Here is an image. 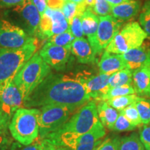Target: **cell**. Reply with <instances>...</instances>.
<instances>
[{
  "mask_svg": "<svg viewBox=\"0 0 150 150\" xmlns=\"http://www.w3.org/2000/svg\"><path fill=\"white\" fill-rule=\"evenodd\" d=\"M91 100L84 86L82 73L49 74L27 98L25 108L61 105L74 111Z\"/></svg>",
  "mask_w": 150,
  "mask_h": 150,
  "instance_id": "cell-1",
  "label": "cell"
},
{
  "mask_svg": "<svg viewBox=\"0 0 150 150\" xmlns=\"http://www.w3.org/2000/svg\"><path fill=\"white\" fill-rule=\"evenodd\" d=\"M38 41L35 38L17 49L0 48V83L13 81L15 76L37 52Z\"/></svg>",
  "mask_w": 150,
  "mask_h": 150,
  "instance_id": "cell-2",
  "label": "cell"
},
{
  "mask_svg": "<svg viewBox=\"0 0 150 150\" xmlns=\"http://www.w3.org/2000/svg\"><path fill=\"white\" fill-rule=\"evenodd\" d=\"M38 112L36 108H20L15 112L8 129L17 142L27 145L37 140L39 136Z\"/></svg>",
  "mask_w": 150,
  "mask_h": 150,
  "instance_id": "cell-3",
  "label": "cell"
},
{
  "mask_svg": "<svg viewBox=\"0 0 150 150\" xmlns=\"http://www.w3.org/2000/svg\"><path fill=\"white\" fill-rule=\"evenodd\" d=\"M50 74L51 67L42 59L39 52H35L20 69L13 81L24 99Z\"/></svg>",
  "mask_w": 150,
  "mask_h": 150,
  "instance_id": "cell-4",
  "label": "cell"
},
{
  "mask_svg": "<svg viewBox=\"0 0 150 150\" xmlns=\"http://www.w3.org/2000/svg\"><path fill=\"white\" fill-rule=\"evenodd\" d=\"M100 123L96 102L90 101L79 108L59 130L52 134L79 136L93 130Z\"/></svg>",
  "mask_w": 150,
  "mask_h": 150,
  "instance_id": "cell-5",
  "label": "cell"
},
{
  "mask_svg": "<svg viewBox=\"0 0 150 150\" xmlns=\"http://www.w3.org/2000/svg\"><path fill=\"white\" fill-rule=\"evenodd\" d=\"M147 38V33L138 22H129L116 33L106 47V51L122 54L132 49L139 47Z\"/></svg>",
  "mask_w": 150,
  "mask_h": 150,
  "instance_id": "cell-6",
  "label": "cell"
},
{
  "mask_svg": "<svg viewBox=\"0 0 150 150\" xmlns=\"http://www.w3.org/2000/svg\"><path fill=\"white\" fill-rule=\"evenodd\" d=\"M74 112L71 108L61 105H46L40 107L38 115L40 139L59 130Z\"/></svg>",
  "mask_w": 150,
  "mask_h": 150,
  "instance_id": "cell-7",
  "label": "cell"
},
{
  "mask_svg": "<svg viewBox=\"0 0 150 150\" xmlns=\"http://www.w3.org/2000/svg\"><path fill=\"white\" fill-rule=\"evenodd\" d=\"M13 23L23 29L30 37L35 36L40 22V15L31 0H24L9 13Z\"/></svg>",
  "mask_w": 150,
  "mask_h": 150,
  "instance_id": "cell-8",
  "label": "cell"
},
{
  "mask_svg": "<svg viewBox=\"0 0 150 150\" xmlns=\"http://www.w3.org/2000/svg\"><path fill=\"white\" fill-rule=\"evenodd\" d=\"M70 29V24L61 9H54L47 6L40 17V22L35 36L42 40L63 33Z\"/></svg>",
  "mask_w": 150,
  "mask_h": 150,
  "instance_id": "cell-9",
  "label": "cell"
},
{
  "mask_svg": "<svg viewBox=\"0 0 150 150\" xmlns=\"http://www.w3.org/2000/svg\"><path fill=\"white\" fill-rule=\"evenodd\" d=\"M23 29L11 22L0 20V47L17 49L25 45L31 40Z\"/></svg>",
  "mask_w": 150,
  "mask_h": 150,
  "instance_id": "cell-10",
  "label": "cell"
},
{
  "mask_svg": "<svg viewBox=\"0 0 150 150\" xmlns=\"http://www.w3.org/2000/svg\"><path fill=\"white\" fill-rule=\"evenodd\" d=\"M99 24L94 50L97 55L108 45L116 33L120 31L123 22L120 21L111 15L99 17Z\"/></svg>",
  "mask_w": 150,
  "mask_h": 150,
  "instance_id": "cell-11",
  "label": "cell"
},
{
  "mask_svg": "<svg viewBox=\"0 0 150 150\" xmlns=\"http://www.w3.org/2000/svg\"><path fill=\"white\" fill-rule=\"evenodd\" d=\"M71 47H61L46 42L39 52L46 63L56 71L65 70L70 62Z\"/></svg>",
  "mask_w": 150,
  "mask_h": 150,
  "instance_id": "cell-12",
  "label": "cell"
},
{
  "mask_svg": "<svg viewBox=\"0 0 150 150\" xmlns=\"http://www.w3.org/2000/svg\"><path fill=\"white\" fill-rule=\"evenodd\" d=\"M110 74H82L83 81L88 94L95 102L102 101L109 90L108 79Z\"/></svg>",
  "mask_w": 150,
  "mask_h": 150,
  "instance_id": "cell-13",
  "label": "cell"
},
{
  "mask_svg": "<svg viewBox=\"0 0 150 150\" xmlns=\"http://www.w3.org/2000/svg\"><path fill=\"white\" fill-rule=\"evenodd\" d=\"M120 56L127 68L131 71L142 67H150V48L147 45H142L139 47L129 50Z\"/></svg>",
  "mask_w": 150,
  "mask_h": 150,
  "instance_id": "cell-14",
  "label": "cell"
},
{
  "mask_svg": "<svg viewBox=\"0 0 150 150\" xmlns=\"http://www.w3.org/2000/svg\"><path fill=\"white\" fill-rule=\"evenodd\" d=\"M71 52L79 63L82 64H92L97 60V54L84 38L74 39L71 45Z\"/></svg>",
  "mask_w": 150,
  "mask_h": 150,
  "instance_id": "cell-15",
  "label": "cell"
},
{
  "mask_svg": "<svg viewBox=\"0 0 150 150\" xmlns=\"http://www.w3.org/2000/svg\"><path fill=\"white\" fill-rule=\"evenodd\" d=\"M100 74H112L118 71L127 68L120 54H112L105 51L98 63Z\"/></svg>",
  "mask_w": 150,
  "mask_h": 150,
  "instance_id": "cell-16",
  "label": "cell"
},
{
  "mask_svg": "<svg viewBox=\"0 0 150 150\" xmlns=\"http://www.w3.org/2000/svg\"><path fill=\"white\" fill-rule=\"evenodd\" d=\"M141 8V3L138 0H130L120 4L112 6L111 16L120 21L129 20L136 16Z\"/></svg>",
  "mask_w": 150,
  "mask_h": 150,
  "instance_id": "cell-17",
  "label": "cell"
},
{
  "mask_svg": "<svg viewBox=\"0 0 150 150\" xmlns=\"http://www.w3.org/2000/svg\"><path fill=\"white\" fill-rule=\"evenodd\" d=\"M99 20V16H97L88 8H86L81 17V25L83 34L87 36L88 40L91 45L93 50L96 40Z\"/></svg>",
  "mask_w": 150,
  "mask_h": 150,
  "instance_id": "cell-18",
  "label": "cell"
},
{
  "mask_svg": "<svg viewBox=\"0 0 150 150\" xmlns=\"http://www.w3.org/2000/svg\"><path fill=\"white\" fill-rule=\"evenodd\" d=\"M132 83L136 94L149 96L150 92V67H142L132 72Z\"/></svg>",
  "mask_w": 150,
  "mask_h": 150,
  "instance_id": "cell-19",
  "label": "cell"
},
{
  "mask_svg": "<svg viewBox=\"0 0 150 150\" xmlns=\"http://www.w3.org/2000/svg\"><path fill=\"white\" fill-rule=\"evenodd\" d=\"M97 109L101 123L104 127L111 129L119 115L117 110L111 107L106 101L97 102Z\"/></svg>",
  "mask_w": 150,
  "mask_h": 150,
  "instance_id": "cell-20",
  "label": "cell"
},
{
  "mask_svg": "<svg viewBox=\"0 0 150 150\" xmlns=\"http://www.w3.org/2000/svg\"><path fill=\"white\" fill-rule=\"evenodd\" d=\"M127 84H132V71L125 68L110 74L108 79L109 88Z\"/></svg>",
  "mask_w": 150,
  "mask_h": 150,
  "instance_id": "cell-21",
  "label": "cell"
},
{
  "mask_svg": "<svg viewBox=\"0 0 150 150\" xmlns=\"http://www.w3.org/2000/svg\"><path fill=\"white\" fill-rule=\"evenodd\" d=\"M119 150H145L138 135L134 133L120 138Z\"/></svg>",
  "mask_w": 150,
  "mask_h": 150,
  "instance_id": "cell-22",
  "label": "cell"
},
{
  "mask_svg": "<svg viewBox=\"0 0 150 150\" xmlns=\"http://www.w3.org/2000/svg\"><path fill=\"white\" fill-rule=\"evenodd\" d=\"M138 97H139L136 95H125V96L112 97L106 100V102L117 111H121L129 105L134 104L138 99Z\"/></svg>",
  "mask_w": 150,
  "mask_h": 150,
  "instance_id": "cell-23",
  "label": "cell"
},
{
  "mask_svg": "<svg viewBox=\"0 0 150 150\" xmlns=\"http://www.w3.org/2000/svg\"><path fill=\"white\" fill-rule=\"evenodd\" d=\"M142 125L150 123V99L139 97L134 102Z\"/></svg>",
  "mask_w": 150,
  "mask_h": 150,
  "instance_id": "cell-24",
  "label": "cell"
},
{
  "mask_svg": "<svg viewBox=\"0 0 150 150\" xmlns=\"http://www.w3.org/2000/svg\"><path fill=\"white\" fill-rule=\"evenodd\" d=\"M75 38L71 32L70 29H67L64 32L54 35L47 39V42L54 45L61 47H71Z\"/></svg>",
  "mask_w": 150,
  "mask_h": 150,
  "instance_id": "cell-25",
  "label": "cell"
},
{
  "mask_svg": "<svg viewBox=\"0 0 150 150\" xmlns=\"http://www.w3.org/2000/svg\"><path fill=\"white\" fill-rule=\"evenodd\" d=\"M135 94H136V91H135L132 84H127V85H123L110 88L108 90V93L104 97L102 101H106L110 98H112V97L125 96V95H135Z\"/></svg>",
  "mask_w": 150,
  "mask_h": 150,
  "instance_id": "cell-26",
  "label": "cell"
},
{
  "mask_svg": "<svg viewBox=\"0 0 150 150\" xmlns=\"http://www.w3.org/2000/svg\"><path fill=\"white\" fill-rule=\"evenodd\" d=\"M140 27L147 33V38L150 40V0L146 1L143 5L139 15Z\"/></svg>",
  "mask_w": 150,
  "mask_h": 150,
  "instance_id": "cell-27",
  "label": "cell"
},
{
  "mask_svg": "<svg viewBox=\"0 0 150 150\" xmlns=\"http://www.w3.org/2000/svg\"><path fill=\"white\" fill-rule=\"evenodd\" d=\"M120 113L123 115L127 118L133 125L136 126V127H140L142 126V124L140 120L139 113H138L137 108L134 104L129 105L121 111H120Z\"/></svg>",
  "mask_w": 150,
  "mask_h": 150,
  "instance_id": "cell-28",
  "label": "cell"
},
{
  "mask_svg": "<svg viewBox=\"0 0 150 150\" xmlns=\"http://www.w3.org/2000/svg\"><path fill=\"white\" fill-rule=\"evenodd\" d=\"M136 128L137 127L133 125L125 116L122 115L121 113H119V115H118L111 130L122 132V131H134Z\"/></svg>",
  "mask_w": 150,
  "mask_h": 150,
  "instance_id": "cell-29",
  "label": "cell"
},
{
  "mask_svg": "<svg viewBox=\"0 0 150 150\" xmlns=\"http://www.w3.org/2000/svg\"><path fill=\"white\" fill-rule=\"evenodd\" d=\"M97 16H106L110 15L111 6L106 0H95L93 8L90 9Z\"/></svg>",
  "mask_w": 150,
  "mask_h": 150,
  "instance_id": "cell-30",
  "label": "cell"
},
{
  "mask_svg": "<svg viewBox=\"0 0 150 150\" xmlns=\"http://www.w3.org/2000/svg\"><path fill=\"white\" fill-rule=\"evenodd\" d=\"M120 141V139L118 136L108 137L94 150H119Z\"/></svg>",
  "mask_w": 150,
  "mask_h": 150,
  "instance_id": "cell-31",
  "label": "cell"
},
{
  "mask_svg": "<svg viewBox=\"0 0 150 150\" xmlns=\"http://www.w3.org/2000/svg\"><path fill=\"white\" fill-rule=\"evenodd\" d=\"M77 4L72 2L71 1H65L63 4V6L61 8V11L63 12V15L66 18L67 22H69V24H70L71 22L72 21V19L76 13L77 11Z\"/></svg>",
  "mask_w": 150,
  "mask_h": 150,
  "instance_id": "cell-32",
  "label": "cell"
},
{
  "mask_svg": "<svg viewBox=\"0 0 150 150\" xmlns=\"http://www.w3.org/2000/svg\"><path fill=\"white\" fill-rule=\"evenodd\" d=\"M40 150H70L47 138L40 140Z\"/></svg>",
  "mask_w": 150,
  "mask_h": 150,
  "instance_id": "cell-33",
  "label": "cell"
},
{
  "mask_svg": "<svg viewBox=\"0 0 150 150\" xmlns=\"http://www.w3.org/2000/svg\"><path fill=\"white\" fill-rule=\"evenodd\" d=\"M140 139L146 150H150V123L142 125L140 130Z\"/></svg>",
  "mask_w": 150,
  "mask_h": 150,
  "instance_id": "cell-34",
  "label": "cell"
},
{
  "mask_svg": "<svg viewBox=\"0 0 150 150\" xmlns=\"http://www.w3.org/2000/svg\"><path fill=\"white\" fill-rule=\"evenodd\" d=\"M10 150H40V141L35 140L30 145H24L18 142H13Z\"/></svg>",
  "mask_w": 150,
  "mask_h": 150,
  "instance_id": "cell-35",
  "label": "cell"
},
{
  "mask_svg": "<svg viewBox=\"0 0 150 150\" xmlns=\"http://www.w3.org/2000/svg\"><path fill=\"white\" fill-rule=\"evenodd\" d=\"M11 118L0 110V134H8V125Z\"/></svg>",
  "mask_w": 150,
  "mask_h": 150,
  "instance_id": "cell-36",
  "label": "cell"
},
{
  "mask_svg": "<svg viewBox=\"0 0 150 150\" xmlns=\"http://www.w3.org/2000/svg\"><path fill=\"white\" fill-rule=\"evenodd\" d=\"M12 143L13 140L8 134H0V150H8Z\"/></svg>",
  "mask_w": 150,
  "mask_h": 150,
  "instance_id": "cell-37",
  "label": "cell"
},
{
  "mask_svg": "<svg viewBox=\"0 0 150 150\" xmlns=\"http://www.w3.org/2000/svg\"><path fill=\"white\" fill-rule=\"evenodd\" d=\"M31 1L36 7L40 17L42 16L47 8V3L46 0H31Z\"/></svg>",
  "mask_w": 150,
  "mask_h": 150,
  "instance_id": "cell-38",
  "label": "cell"
},
{
  "mask_svg": "<svg viewBox=\"0 0 150 150\" xmlns=\"http://www.w3.org/2000/svg\"><path fill=\"white\" fill-rule=\"evenodd\" d=\"M23 1L24 0H0V7L3 8H14Z\"/></svg>",
  "mask_w": 150,
  "mask_h": 150,
  "instance_id": "cell-39",
  "label": "cell"
},
{
  "mask_svg": "<svg viewBox=\"0 0 150 150\" xmlns=\"http://www.w3.org/2000/svg\"><path fill=\"white\" fill-rule=\"evenodd\" d=\"M102 142V140H99L96 142H93V143L87 144V145H79L72 150H94Z\"/></svg>",
  "mask_w": 150,
  "mask_h": 150,
  "instance_id": "cell-40",
  "label": "cell"
},
{
  "mask_svg": "<svg viewBox=\"0 0 150 150\" xmlns=\"http://www.w3.org/2000/svg\"><path fill=\"white\" fill-rule=\"evenodd\" d=\"M47 5L50 8L54 9H61L64 1L63 0H47Z\"/></svg>",
  "mask_w": 150,
  "mask_h": 150,
  "instance_id": "cell-41",
  "label": "cell"
},
{
  "mask_svg": "<svg viewBox=\"0 0 150 150\" xmlns=\"http://www.w3.org/2000/svg\"><path fill=\"white\" fill-rule=\"evenodd\" d=\"M106 1L112 6H115L124 2H127V1H130V0H106Z\"/></svg>",
  "mask_w": 150,
  "mask_h": 150,
  "instance_id": "cell-42",
  "label": "cell"
},
{
  "mask_svg": "<svg viewBox=\"0 0 150 150\" xmlns=\"http://www.w3.org/2000/svg\"><path fill=\"white\" fill-rule=\"evenodd\" d=\"M84 3H85L87 8L92 9L94 6V4H95V0H85Z\"/></svg>",
  "mask_w": 150,
  "mask_h": 150,
  "instance_id": "cell-43",
  "label": "cell"
},
{
  "mask_svg": "<svg viewBox=\"0 0 150 150\" xmlns=\"http://www.w3.org/2000/svg\"><path fill=\"white\" fill-rule=\"evenodd\" d=\"M70 1H72V2L76 3V4H81V3L83 2V1H85V0H70Z\"/></svg>",
  "mask_w": 150,
  "mask_h": 150,
  "instance_id": "cell-44",
  "label": "cell"
},
{
  "mask_svg": "<svg viewBox=\"0 0 150 150\" xmlns=\"http://www.w3.org/2000/svg\"><path fill=\"white\" fill-rule=\"evenodd\" d=\"M63 1H64V2H65V1H70V0H63Z\"/></svg>",
  "mask_w": 150,
  "mask_h": 150,
  "instance_id": "cell-45",
  "label": "cell"
},
{
  "mask_svg": "<svg viewBox=\"0 0 150 150\" xmlns=\"http://www.w3.org/2000/svg\"><path fill=\"white\" fill-rule=\"evenodd\" d=\"M149 96L150 97V92H149Z\"/></svg>",
  "mask_w": 150,
  "mask_h": 150,
  "instance_id": "cell-46",
  "label": "cell"
},
{
  "mask_svg": "<svg viewBox=\"0 0 150 150\" xmlns=\"http://www.w3.org/2000/svg\"><path fill=\"white\" fill-rule=\"evenodd\" d=\"M46 1H47V0H46Z\"/></svg>",
  "mask_w": 150,
  "mask_h": 150,
  "instance_id": "cell-47",
  "label": "cell"
}]
</instances>
